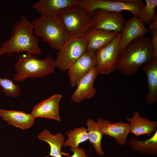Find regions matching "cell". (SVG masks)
<instances>
[{"label":"cell","instance_id":"cell-1","mask_svg":"<svg viewBox=\"0 0 157 157\" xmlns=\"http://www.w3.org/2000/svg\"><path fill=\"white\" fill-rule=\"evenodd\" d=\"M151 38L144 36L132 42L117 57L115 70L128 76L136 73L145 63L153 58Z\"/></svg>","mask_w":157,"mask_h":157},{"label":"cell","instance_id":"cell-2","mask_svg":"<svg viewBox=\"0 0 157 157\" xmlns=\"http://www.w3.org/2000/svg\"><path fill=\"white\" fill-rule=\"evenodd\" d=\"M12 32L10 38L1 44L0 56L6 53L10 56L21 52L35 55L42 53L39 39L34 35L33 24L23 14L20 20L15 22Z\"/></svg>","mask_w":157,"mask_h":157},{"label":"cell","instance_id":"cell-3","mask_svg":"<svg viewBox=\"0 0 157 157\" xmlns=\"http://www.w3.org/2000/svg\"><path fill=\"white\" fill-rule=\"evenodd\" d=\"M93 14L76 4L61 10L57 16L70 38L84 37L93 28Z\"/></svg>","mask_w":157,"mask_h":157},{"label":"cell","instance_id":"cell-4","mask_svg":"<svg viewBox=\"0 0 157 157\" xmlns=\"http://www.w3.org/2000/svg\"><path fill=\"white\" fill-rule=\"evenodd\" d=\"M14 67L16 73L13 80L18 82L28 78H44L53 73L56 66L51 56L40 59L35 55L25 52L19 56Z\"/></svg>","mask_w":157,"mask_h":157},{"label":"cell","instance_id":"cell-5","mask_svg":"<svg viewBox=\"0 0 157 157\" xmlns=\"http://www.w3.org/2000/svg\"><path fill=\"white\" fill-rule=\"evenodd\" d=\"M32 23L34 35L42 38L43 41L54 50H59L71 38L57 16L41 15Z\"/></svg>","mask_w":157,"mask_h":157},{"label":"cell","instance_id":"cell-6","mask_svg":"<svg viewBox=\"0 0 157 157\" xmlns=\"http://www.w3.org/2000/svg\"><path fill=\"white\" fill-rule=\"evenodd\" d=\"M87 45L84 37L71 38L56 54L55 65L61 71L68 70L86 51Z\"/></svg>","mask_w":157,"mask_h":157},{"label":"cell","instance_id":"cell-7","mask_svg":"<svg viewBox=\"0 0 157 157\" xmlns=\"http://www.w3.org/2000/svg\"><path fill=\"white\" fill-rule=\"evenodd\" d=\"M80 4L92 13L97 9L112 12L127 10L137 17L142 8L144 6L143 1L131 3L122 2L118 0H81Z\"/></svg>","mask_w":157,"mask_h":157},{"label":"cell","instance_id":"cell-8","mask_svg":"<svg viewBox=\"0 0 157 157\" xmlns=\"http://www.w3.org/2000/svg\"><path fill=\"white\" fill-rule=\"evenodd\" d=\"M121 33L110 43L95 52L96 67L99 74L108 75L115 69L116 60L120 51Z\"/></svg>","mask_w":157,"mask_h":157},{"label":"cell","instance_id":"cell-9","mask_svg":"<svg viewBox=\"0 0 157 157\" xmlns=\"http://www.w3.org/2000/svg\"><path fill=\"white\" fill-rule=\"evenodd\" d=\"M93 28L121 33L126 21L122 12L97 9L93 13Z\"/></svg>","mask_w":157,"mask_h":157},{"label":"cell","instance_id":"cell-10","mask_svg":"<svg viewBox=\"0 0 157 157\" xmlns=\"http://www.w3.org/2000/svg\"><path fill=\"white\" fill-rule=\"evenodd\" d=\"M95 52L85 51L68 70L70 84L72 88L76 86L80 80L96 66Z\"/></svg>","mask_w":157,"mask_h":157},{"label":"cell","instance_id":"cell-11","mask_svg":"<svg viewBox=\"0 0 157 157\" xmlns=\"http://www.w3.org/2000/svg\"><path fill=\"white\" fill-rule=\"evenodd\" d=\"M149 31L144 23L132 15L125 21L121 32L119 40L120 51L126 48L135 39L145 36Z\"/></svg>","mask_w":157,"mask_h":157},{"label":"cell","instance_id":"cell-12","mask_svg":"<svg viewBox=\"0 0 157 157\" xmlns=\"http://www.w3.org/2000/svg\"><path fill=\"white\" fill-rule=\"evenodd\" d=\"M96 122L103 135L114 138L116 143L120 145L126 144L127 137L129 133L128 123L121 121L111 123L109 120L101 118H97Z\"/></svg>","mask_w":157,"mask_h":157},{"label":"cell","instance_id":"cell-13","mask_svg":"<svg viewBox=\"0 0 157 157\" xmlns=\"http://www.w3.org/2000/svg\"><path fill=\"white\" fill-rule=\"evenodd\" d=\"M98 75L96 66L80 80L77 85L76 89L71 96L73 102L79 103L94 95L97 91L93 86V83Z\"/></svg>","mask_w":157,"mask_h":157},{"label":"cell","instance_id":"cell-14","mask_svg":"<svg viewBox=\"0 0 157 157\" xmlns=\"http://www.w3.org/2000/svg\"><path fill=\"white\" fill-rule=\"evenodd\" d=\"M62 97L60 94H54L36 105L33 108L31 114L35 118L40 117L60 121L59 106Z\"/></svg>","mask_w":157,"mask_h":157},{"label":"cell","instance_id":"cell-15","mask_svg":"<svg viewBox=\"0 0 157 157\" xmlns=\"http://www.w3.org/2000/svg\"><path fill=\"white\" fill-rule=\"evenodd\" d=\"M120 33L92 28L84 36L87 43L86 51L95 52L110 43Z\"/></svg>","mask_w":157,"mask_h":157},{"label":"cell","instance_id":"cell-16","mask_svg":"<svg viewBox=\"0 0 157 157\" xmlns=\"http://www.w3.org/2000/svg\"><path fill=\"white\" fill-rule=\"evenodd\" d=\"M126 119L129 122V133L136 137L142 135L150 137L156 130L157 122L141 117L138 111H135L132 117H126Z\"/></svg>","mask_w":157,"mask_h":157},{"label":"cell","instance_id":"cell-17","mask_svg":"<svg viewBox=\"0 0 157 157\" xmlns=\"http://www.w3.org/2000/svg\"><path fill=\"white\" fill-rule=\"evenodd\" d=\"M81 0H40L33 4L31 7L47 17L57 16L62 9L70 5L80 4Z\"/></svg>","mask_w":157,"mask_h":157},{"label":"cell","instance_id":"cell-18","mask_svg":"<svg viewBox=\"0 0 157 157\" xmlns=\"http://www.w3.org/2000/svg\"><path fill=\"white\" fill-rule=\"evenodd\" d=\"M0 117L8 124L23 130L32 126L35 118L31 113L4 109H0Z\"/></svg>","mask_w":157,"mask_h":157},{"label":"cell","instance_id":"cell-19","mask_svg":"<svg viewBox=\"0 0 157 157\" xmlns=\"http://www.w3.org/2000/svg\"><path fill=\"white\" fill-rule=\"evenodd\" d=\"M142 70L146 74L148 91L145 96V100L148 104L157 101V57L153 58L144 64Z\"/></svg>","mask_w":157,"mask_h":157},{"label":"cell","instance_id":"cell-20","mask_svg":"<svg viewBox=\"0 0 157 157\" xmlns=\"http://www.w3.org/2000/svg\"><path fill=\"white\" fill-rule=\"evenodd\" d=\"M38 139L47 143L49 145V155L45 157H63L62 147L65 142L63 134L59 132L53 135L47 129H44L38 136Z\"/></svg>","mask_w":157,"mask_h":157},{"label":"cell","instance_id":"cell-21","mask_svg":"<svg viewBox=\"0 0 157 157\" xmlns=\"http://www.w3.org/2000/svg\"><path fill=\"white\" fill-rule=\"evenodd\" d=\"M129 144L134 151L139 154L152 156L157 155V130L149 138L141 141L133 138L129 140Z\"/></svg>","mask_w":157,"mask_h":157},{"label":"cell","instance_id":"cell-22","mask_svg":"<svg viewBox=\"0 0 157 157\" xmlns=\"http://www.w3.org/2000/svg\"><path fill=\"white\" fill-rule=\"evenodd\" d=\"M87 132L90 142L93 145L95 151L99 156H103L104 152L102 149L101 140L103 134L97 122L92 118L86 121Z\"/></svg>","mask_w":157,"mask_h":157},{"label":"cell","instance_id":"cell-23","mask_svg":"<svg viewBox=\"0 0 157 157\" xmlns=\"http://www.w3.org/2000/svg\"><path fill=\"white\" fill-rule=\"evenodd\" d=\"M67 139L65 140L63 146L71 148L78 147L79 145L88 140L86 129L84 126L75 127L72 130H69L66 132Z\"/></svg>","mask_w":157,"mask_h":157},{"label":"cell","instance_id":"cell-24","mask_svg":"<svg viewBox=\"0 0 157 157\" xmlns=\"http://www.w3.org/2000/svg\"><path fill=\"white\" fill-rule=\"evenodd\" d=\"M146 5L142 8L138 17L145 24L149 25L152 21L156 14L155 8L157 5V0H146Z\"/></svg>","mask_w":157,"mask_h":157},{"label":"cell","instance_id":"cell-25","mask_svg":"<svg viewBox=\"0 0 157 157\" xmlns=\"http://www.w3.org/2000/svg\"><path fill=\"white\" fill-rule=\"evenodd\" d=\"M0 85L1 91L8 96L13 97H19L20 95L19 86L14 83L13 81L8 78H0Z\"/></svg>","mask_w":157,"mask_h":157},{"label":"cell","instance_id":"cell-26","mask_svg":"<svg viewBox=\"0 0 157 157\" xmlns=\"http://www.w3.org/2000/svg\"><path fill=\"white\" fill-rule=\"evenodd\" d=\"M70 151L73 152V154L69 156L68 154L62 152V155H65L69 157H89L86 154L85 150L81 147L76 148H70Z\"/></svg>","mask_w":157,"mask_h":157},{"label":"cell","instance_id":"cell-27","mask_svg":"<svg viewBox=\"0 0 157 157\" xmlns=\"http://www.w3.org/2000/svg\"><path fill=\"white\" fill-rule=\"evenodd\" d=\"M152 36L151 42L153 46V58L157 57V29L150 30Z\"/></svg>","mask_w":157,"mask_h":157},{"label":"cell","instance_id":"cell-28","mask_svg":"<svg viewBox=\"0 0 157 157\" xmlns=\"http://www.w3.org/2000/svg\"><path fill=\"white\" fill-rule=\"evenodd\" d=\"M157 29V19L152 21L149 25V30L152 29Z\"/></svg>","mask_w":157,"mask_h":157}]
</instances>
